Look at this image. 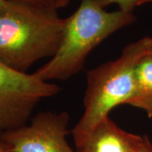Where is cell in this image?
I'll list each match as a JSON object with an SVG mask.
<instances>
[{
  "instance_id": "cell-8",
  "label": "cell",
  "mask_w": 152,
  "mask_h": 152,
  "mask_svg": "<svg viewBox=\"0 0 152 152\" xmlns=\"http://www.w3.org/2000/svg\"><path fill=\"white\" fill-rule=\"evenodd\" d=\"M142 0H99L102 7L116 4L118 10L127 13H133L136 7L140 5Z\"/></svg>"
},
{
  "instance_id": "cell-14",
  "label": "cell",
  "mask_w": 152,
  "mask_h": 152,
  "mask_svg": "<svg viewBox=\"0 0 152 152\" xmlns=\"http://www.w3.org/2000/svg\"><path fill=\"white\" fill-rule=\"evenodd\" d=\"M150 2H152V0H142L140 5L144 4H146V3H150Z\"/></svg>"
},
{
  "instance_id": "cell-10",
  "label": "cell",
  "mask_w": 152,
  "mask_h": 152,
  "mask_svg": "<svg viewBox=\"0 0 152 152\" xmlns=\"http://www.w3.org/2000/svg\"><path fill=\"white\" fill-rule=\"evenodd\" d=\"M137 152H152V143L150 141L146 135L144 136V140L141 145L140 146Z\"/></svg>"
},
{
  "instance_id": "cell-12",
  "label": "cell",
  "mask_w": 152,
  "mask_h": 152,
  "mask_svg": "<svg viewBox=\"0 0 152 152\" xmlns=\"http://www.w3.org/2000/svg\"><path fill=\"white\" fill-rule=\"evenodd\" d=\"M9 4V1L7 0H0V12L5 10L6 7Z\"/></svg>"
},
{
  "instance_id": "cell-15",
  "label": "cell",
  "mask_w": 152,
  "mask_h": 152,
  "mask_svg": "<svg viewBox=\"0 0 152 152\" xmlns=\"http://www.w3.org/2000/svg\"><path fill=\"white\" fill-rule=\"evenodd\" d=\"M150 52L152 53V42L151 43V46H150Z\"/></svg>"
},
{
  "instance_id": "cell-2",
  "label": "cell",
  "mask_w": 152,
  "mask_h": 152,
  "mask_svg": "<svg viewBox=\"0 0 152 152\" xmlns=\"http://www.w3.org/2000/svg\"><path fill=\"white\" fill-rule=\"evenodd\" d=\"M59 48L47 64L35 72L41 80H67L83 69L88 55L105 39L135 20L133 13L109 12L99 0H81L76 11L65 18Z\"/></svg>"
},
{
  "instance_id": "cell-6",
  "label": "cell",
  "mask_w": 152,
  "mask_h": 152,
  "mask_svg": "<svg viewBox=\"0 0 152 152\" xmlns=\"http://www.w3.org/2000/svg\"><path fill=\"white\" fill-rule=\"evenodd\" d=\"M143 140L144 136L122 129L108 117L76 146V152H137Z\"/></svg>"
},
{
  "instance_id": "cell-5",
  "label": "cell",
  "mask_w": 152,
  "mask_h": 152,
  "mask_svg": "<svg viewBox=\"0 0 152 152\" xmlns=\"http://www.w3.org/2000/svg\"><path fill=\"white\" fill-rule=\"evenodd\" d=\"M69 116L66 112L37 114L30 124L0 135L6 152H76L66 140Z\"/></svg>"
},
{
  "instance_id": "cell-13",
  "label": "cell",
  "mask_w": 152,
  "mask_h": 152,
  "mask_svg": "<svg viewBox=\"0 0 152 152\" xmlns=\"http://www.w3.org/2000/svg\"><path fill=\"white\" fill-rule=\"evenodd\" d=\"M6 145L4 144V142L0 140V152H6Z\"/></svg>"
},
{
  "instance_id": "cell-4",
  "label": "cell",
  "mask_w": 152,
  "mask_h": 152,
  "mask_svg": "<svg viewBox=\"0 0 152 152\" xmlns=\"http://www.w3.org/2000/svg\"><path fill=\"white\" fill-rule=\"evenodd\" d=\"M60 87L33 74L15 70L0 62V135L26 124L37 104Z\"/></svg>"
},
{
  "instance_id": "cell-1",
  "label": "cell",
  "mask_w": 152,
  "mask_h": 152,
  "mask_svg": "<svg viewBox=\"0 0 152 152\" xmlns=\"http://www.w3.org/2000/svg\"><path fill=\"white\" fill-rule=\"evenodd\" d=\"M65 22L54 10L9 1L0 12V62L26 73L38 60L52 58L59 48Z\"/></svg>"
},
{
  "instance_id": "cell-11",
  "label": "cell",
  "mask_w": 152,
  "mask_h": 152,
  "mask_svg": "<svg viewBox=\"0 0 152 152\" xmlns=\"http://www.w3.org/2000/svg\"><path fill=\"white\" fill-rule=\"evenodd\" d=\"M70 0H57L56 1V8L58 9H61V8H64L69 4Z\"/></svg>"
},
{
  "instance_id": "cell-9",
  "label": "cell",
  "mask_w": 152,
  "mask_h": 152,
  "mask_svg": "<svg viewBox=\"0 0 152 152\" xmlns=\"http://www.w3.org/2000/svg\"><path fill=\"white\" fill-rule=\"evenodd\" d=\"M7 1L35 6V7L42 8V9L57 10V8H56L57 0H7Z\"/></svg>"
},
{
  "instance_id": "cell-7",
  "label": "cell",
  "mask_w": 152,
  "mask_h": 152,
  "mask_svg": "<svg viewBox=\"0 0 152 152\" xmlns=\"http://www.w3.org/2000/svg\"><path fill=\"white\" fill-rule=\"evenodd\" d=\"M129 105L142 109L152 118V53L150 49L136 67L135 91Z\"/></svg>"
},
{
  "instance_id": "cell-3",
  "label": "cell",
  "mask_w": 152,
  "mask_h": 152,
  "mask_svg": "<svg viewBox=\"0 0 152 152\" xmlns=\"http://www.w3.org/2000/svg\"><path fill=\"white\" fill-rule=\"evenodd\" d=\"M152 38L144 37L129 44L118 58L87 71L85 111L73 129L75 146L120 105H129L135 91L136 67L149 52Z\"/></svg>"
}]
</instances>
